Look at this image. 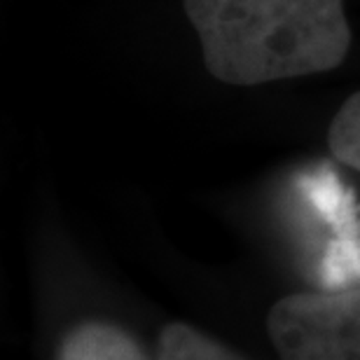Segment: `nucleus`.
I'll return each instance as SVG.
<instances>
[{
    "label": "nucleus",
    "mask_w": 360,
    "mask_h": 360,
    "mask_svg": "<svg viewBox=\"0 0 360 360\" xmlns=\"http://www.w3.org/2000/svg\"><path fill=\"white\" fill-rule=\"evenodd\" d=\"M201 59L232 87L340 68L351 49L344 0H183Z\"/></svg>",
    "instance_id": "nucleus-1"
},
{
    "label": "nucleus",
    "mask_w": 360,
    "mask_h": 360,
    "mask_svg": "<svg viewBox=\"0 0 360 360\" xmlns=\"http://www.w3.org/2000/svg\"><path fill=\"white\" fill-rule=\"evenodd\" d=\"M267 330L281 360H360V285L285 295Z\"/></svg>",
    "instance_id": "nucleus-2"
},
{
    "label": "nucleus",
    "mask_w": 360,
    "mask_h": 360,
    "mask_svg": "<svg viewBox=\"0 0 360 360\" xmlns=\"http://www.w3.org/2000/svg\"><path fill=\"white\" fill-rule=\"evenodd\" d=\"M56 360H150L124 328L108 321H82L63 335Z\"/></svg>",
    "instance_id": "nucleus-3"
},
{
    "label": "nucleus",
    "mask_w": 360,
    "mask_h": 360,
    "mask_svg": "<svg viewBox=\"0 0 360 360\" xmlns=\"http://www.w3.org/2000/svg\"><path fill=\"white\" fill-rule=\"evenodd\" d=\"M157 360H246L225 344L204 335L187 323H169L162 328Z\"/></svg>",
    "instance_id": "nucleus-4"
},
{
    "label": "nucleus",
    "mask_w": 360,
    "mask_h": 360,
    "mask_svg": "<svg viewBox=\"0 0 360 360\" xmlns=\"http://www.w3.org/2000/svg\"><path fill=\"white\" fill-rule=\"evenodd\" d=\"M328 148L337 162L360 174V91L351 94L330 122Z\"/></svg>",
    "instance_id": "nucleus-5"
}]
</instances>
